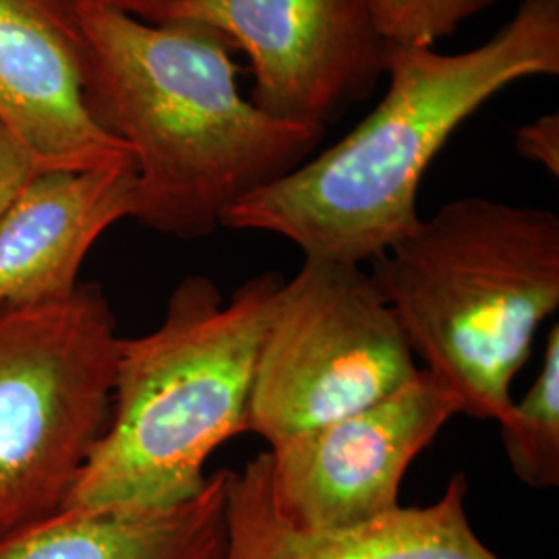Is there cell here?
I'll return each instance as SVG.
<instances>
[{"label": "cell", "instance_id": "6da1fadb", "mask_svg": "<svg viewBox=\"0 0 559 559\" xmlns=\"http://www.w3.org/2000/svg\"><path fill=\"white\" fill-rule=\"evenodd\" d=\"M80 29L87 100L127 143L143 226L210 237L230 205L288 175L325 129L265 115L240 94L228 44L185 21L140 20L96 0H67Z\"/></svg>", "mask_w": 559, "mask_h": 559}, {"label": "cell", "instance_id": "7a4b0ae2", "mask_svg": "<svg viewBox=\"0 0 559 559\" xmlns=\"http://www.w3.org/2000/svg\"><path fill=\"white\" fill-rule=\"evenodd\" d=\"M388 94L346 138L237 201L222 228L270 233L305 258L371 263L408 237L423 177L483 104L528 78L559 75V0H522L473 50L390 46Z\"/></svg>", "mask_w": 559, "mask_h": 559}, {"label": "cell", "instance_id": "3957f363", "mask_svg": "<svg viewBox=\"0 0 559 559\" xmlns=\"http://www.w3.org/2000/svg\"><path fill=\"white\" fill-rule=\"evenodd\" d=\"M280 284L263 272L226 299L214 280L189 276L156 330L120 338L110 419L62 508L145 512L200 496L210 456L249 431Z\"/></svg>", "mask_w": 559, "mask_h": 559}, {"label": "cell", "instance_id": "277c9868", "mask_svg": "<svg viewBox=\"0 0 559 559\" xmlns=\"http://www.w3.org/2000/svg\"><path fill=\"white\" fill-rule=\"evenodd\" d=\"M371 263L423 369L456 394L460 415L500 423L540 323L558 311V216L460 198Z\"/></svg>", "mask_w": 559, "mask_h": 559}, {"label": "cell", "instance_id": "5b68a950", "mask_svg": "<svg viewBox=\"0 0 559 559\" xmlns=\"http://www.w3.org/2000/svg\"><path fill=\"white\" fill-rule=\"evenodd\" d=\"M119 342L98 284L0 309V539L69 498L110 419Z\"/></svg>", "mask_w": 559, "mask_h": 559}, {"label": "cell", "instance_id": "8992f818", "mask_svg": "<svg viewBox=\"0 0 559 559\" xmlns=\"http://www.w3.org/2000/svg\"><path fill=\"white\" fill-rule=\"evenodd\" d=\"M419 369L369 272L305 258L261 340L249 431L274 445L392 396Z\"/></svg>", "mask_w": 559, "mask_h": 559}, {"label": "cell", "instance_id": "52a82bcc", "mask_svg": "<svg viewBox=\"0 0 559 559\" xmlns=\"http://www.w3.org/2000/svg\"><path fill=\"white\" fill-rule=\"evenodd\" d=\"M160 21L212 29L251 60L260 110L323 129L373 92L390 50L369 0H170Z\"/></svg>", "mask_w": 559, "mask_h": 559}, {"label": "cell", "instance_id": "ba28073f", "mask_svg": "<svg viewBox=\"0 0 559 559\" xmlns=\"http://www.w3.org/2000/svg\"><path fill=\"white\" fill-rule=\"evenodd\" d=\"M456 415V394L420 367L392 396L270 445L282 514L300 528L330 531L396 510L408 466Z\"/></svg>", "mask_w": 559, "mask_h": 559}, {"label": "cell", "instance_id": "9c48e42d", "mask_svg": "<svg viewBox=\"0 0 559 559\" xmlns=\"http://www.w3.org/2000/svg\"><path fill=\"white\" fill-rule=\"evenodd\" d=\"M0 124L40 173L133 168L87 100L80 29L67 0H0Z\"/></svg>", "mask_w": 559, "mask_h": 559}, {"label": "cell", "instance_id": "30bf717a", "mask_svg": "<svg viewBox=\"0 0 559 559\" xmlns=\"http://www.w3.org/2000/svg\"><path fill=\"white\" fill-rule=\"evenodd\" d=\"M466 496L468 480L456 473L436 503L309 531L282 514L263 450L242 471H228L224 559H500L475 533Z\"/></svg>", "mask_w": 559, "mask_h": 559}, {"label": "cell", "instance_id": "8fae6325", "mask_svg": "<svg viewBox=\"0 0 559 559\" xmlns=\"http://www.w3.org/2000/svg\"><path fill=\"white\" fill-rule=\"evenodd\" d=\"M133 212V168L38 173L0 221V309L71 297L94 242Z\"/></svg>", "mask_w": 559, "mask_h": 559}, {"label": "cell", "instance_id": "7c38bea8", "mask_svg": "<svg viewBox=\"0 0 559 559\" xmlns=\"http://www.w3.org/2000/svg\"><path fill=\"white\" fill-rule=\"evenodd\" d=\"M228 471L166 510H69L0 539V559H224Z\"/></svg>", "mask_w": 559, "mask_h": 559}, {"label": "cell", "instance_id": "4fadbf2b", "mask_svg": "<svg viewBox=\"0 0 559 559\" xmlns=\"http://www.w3.org/2000/svg\"><path fill=\"white\" fill-rule=\"evenodd\" d=\"M512 473L533 489L559 485V325H554L539 378L500 420Z\"/></svg>", "mask_w": 559, "mask_h": 559}, {"label": "cell", "instance_id": "5bb4252c", "mask_svg": "<svg viewBox=\"0 0 559 559\" xmlns=\"http://www.w3.org/2000/svg\"><path fill=\"white\" fill-rule=\"evenodd\" d=\"M388 46H433L500 0H369Z\"/></svg>", "mask_w": 559, "mask_h": 559}, {"label": "cell", "instance_id": "9a60e30c", "mask_svg": "<svg viewBox=\"0 0 559 559\" xmlns=\"http://www.w3.org/2000/svg\"><path fill=\"white\" fill-rule=\"evenodd\" d=\"M514 147L524 160L539 164L540 168L559 177V115H543L533 122L522 124L514 133Z\"/></svg>", "mask_w": 559, "mask_h": 559}, {"label": "cell", "instance_id": "2e32d148", "mask_svg": "<svg viewBox=\"0 0 559 559\" xmlns=\"http://www.w3.org/2000/svg\"><path fill=\"white\" fill-rule=\"evenodd\" d=\"M38 173L40 170L20 141L0 124V221L4 218L11 203L17 200L21 189Z\"/></svg>", "mask_w": 559, "mask_h": 559}, {"label": "cell", "instance_id": "e0dca14e", "mask_svg": "<svg viewBox=\"0 0 559 559\" xmlns=\"http://www.w3.org/2000/svg\"><path fill=\"white\" fill-rule=\"evenodd\" d=\"M102 4L115 7L119 11H124L129 15H135L140 20L158 23L162 20V13L170 0H96Z\"/></svg>", "mask_w": 559, "mask_h": 559}]
</instances>
